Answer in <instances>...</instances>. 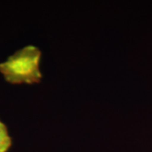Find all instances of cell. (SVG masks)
Masks as SVG:
<instances>
[{"label":"cell","instance_id":"1","mask_svg":"<svg viewBox=\"0 0 152 152\" xmlns=\"http://www.w3.org/2000/svg\"><path fill=\"white\" fill-rule=\"evenodd\" d=\"M41 53L37 48L29 46L18 51L0 64V72L10 83L38 82L41 79L39 59Z\"/></svg>","mask_w":152,"mask_h":152},{"label":"cell","instance_id":"2","mask_svg":"<svg viewBox=\"0 0 152 152\" xmlns=\"http://www.w3.org/2000/svg\"><path fill=\"white\" fill-rule=\"evenodd\" d=\"M11 146V138L6 126L0 121V152H7Z\"/></svg>","mask_w":152,"mask_h":152}]
</instances>
